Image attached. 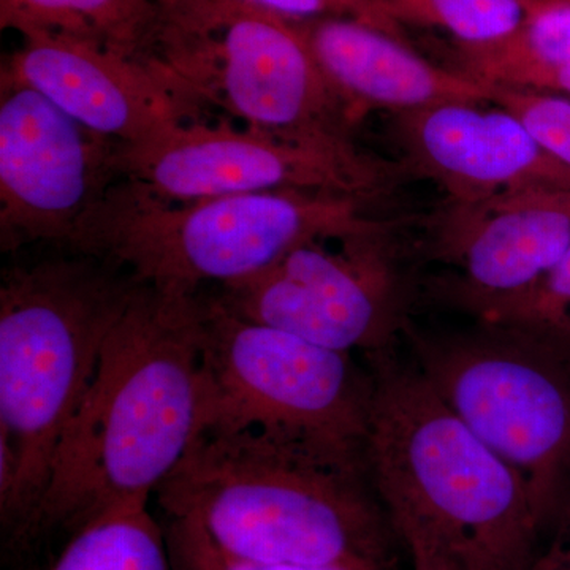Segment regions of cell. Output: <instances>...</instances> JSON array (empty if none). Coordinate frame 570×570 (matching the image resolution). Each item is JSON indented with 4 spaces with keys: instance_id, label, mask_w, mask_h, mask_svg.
Listing matches in <instances>:
<instances>
[{
    "instance_id": "6da1fadb",
    "label": "cell",
    "mask_w": 570,
    "mask_h": 570,
    "mask_svg": "<svg viewBox=\"0 0 570 570\" xmlns=\"http://www.w3.org/2000/svg\"><path fill=\"white\" fill-rule=\"evenodd\" d=\"M202 430V292L138 283L61 439L18 550L80 530L127 502H149Z\"/></svg>"
},
{
    "instance_id": "7a4b0ae2",
    "label": "cell",
    "mask_w": 570,
    "mask_h": 570,
    "mask_svg": "<svg viewBox=\"0 0 570 570\" xmlns=\"http://www.w3.org/2000/svg\"><path fill=\"white\" fill-rule=\"evenodd\" d=\"M154 497L165 520L239 560L392 568L397 534L365 452L264 428L200 431Z\"/></svg>"
},
{
    "instance_id": "3957f363",
    "label": "cell",
    "mask_w": 570,
    "mask_h": 570,
    "mask_svg": "<svg viewBox=\"0 0 570 570\" xmlns=\"http://www.w3.org/2000/svg\"><path fill=\"white\" fill-rule=\"evenodd\" d=\"M365 456L397 538L415 535L461 570H530L546 547L523 478L499 459L395 348L367 354Z\"/></svg>"
},
{
    "instance_id": "277c9868",
    "label": "cell",
    "mask_w": 570,
    "mask_h": 570,
    "mask_svg": "<svg viewBox=\"0 0 570 570\" xmlns=\"http://www.w3.org/2000/svg\"><path fill=\"white\" fill-rule=\"evenodd\" d=\"M6 269L0 284V517L9 538L47 489L52 461L137 281L82 255Z\"/></svg>"
},
{
    "instance_id": "5b68a950",
    "label": "cell",
    "mask_w": 570,
    "mask_h": 570,
    "mask_svg": "<svg viewBox=\"0 0 570 570\" xmlns=\"http://www.w3.org/2000/svg\"><path fill=\"white\" fill-rule=\"evenodd\" d=\"M344 195L254 193L167 202L119 179L71 249L118 266L137 283L197 295L249 279L296 246L376 223Z\"/></svg>"
},
{
    "instance_id": "8992f818",
    "label": "cell",
    "mask_w": 570,
    "mask_h": 570,
    "mask_svg": "<svg viewBox=\"0 0 570 570\" xmlns=\"http://www.w3.org/2000/svg\"><path fill=\"white\" fill-rule=\"evenodd\" d=\"M153 59L206 111L254 132L347 159L374 156L299 31L246 0H156Z\"/></svg>"
},
{
    "instance_id": "52a82bcc",
    "label": "cell",
    "mask_w": 570,
    "mask_h": 570,
    "mask_svg": "<svg viewBox=\"0 0 570 570\" xmlns=\"http://www.w3.org/2000/svg\"><path fill=\"white\" fill-rule=\"evenodd\" d=\"M403 340L434 392L523 478L553 538L570 523L569 341L493 321L441 332L409 322Z\"/></svg>"
},
{
    "instance_id": "ba28073f",
    "label": "cell",
    "mask_w": 570,
    "mask_h": 570,
    "mask_svg": "<svg viewBox=\"0 0 570 570\" xmlns=\"http://www.w3.org/2000/svg\"><path fill=\"white\" fill-rule=\"evenodd\" d=\"M371 374L202 292V430L264 428L365 452Z\"/></svg>"
},
{
    "instance_id": "9c48e42d",
    "label": "cell",
    "mask_w": 570,
    "mask_h": 570,
    "mask_svg": "<svg viewBox=\"0 0 570 570\" xmlns=\"http://www.w3.org/2000/svg\"><path fill=\"white\" fill-rule=\"evenodd\" d=\"M376 223L296 246L249 279L216 288L228 309L332 351L393 348L411 317L414 287L395 232Z\"/></svg>"
},
{
    "instance_id": "30bf717a",
    "label": "cell",
    "mask_w": 570,
    "mask_h": 570,
    "mask_svg": "<svg viewBox=\"0 0 570 570\" xmlns=\"http://www.w3.org/2000/svg\"><path fill=\"white\" fill-rule=\"evenodd\" d=\"M116 170L119 179L167 202L295 190L374 204L409 176L400 160L333 156L220 116L183 124L141 145H119Z\"/></svg>"
},
{
    "instance_id": "8fae6325",
    "label": "cell",
    "mask_w": 570,
    "mask_h": 570,
    "mask_svg": "<svg viewBox=\"0 0 570 570\" xmlns=\"http://www.w3.org/2000/svg\"><path fill=\"white\" fill-rule=\"evenodd\" d=\"M121 142L86 129L51 100L0 78V247H73L119 181Z\"/></svg>"
},
{
    "instance_id": "7c38bea8",
    "label": "cell",
    "mask_w": 570,
    "mask_h": 570,
    "mask_svg": "<svg viewBox=\"0 0 570 570\" xmlns=\"http://www.w3.org/2000/svg\"><path fill=\"white\" fill-rule=\"evenodd\" d=\"M438 214L431 254L455 272L434 277L428 294L475 321L524 298L570 247L568 187H524Z\"/></svg>"
},
{
    "instance_id": "4fadbf2b",
    "label": "cell",
    "mask_w": 570,
    "mask_h": 570,
    "mask_svg": "<svg viewBox=\"0 0 570 570\" xmlns=\"http://www.w3.org/2000/svg\"><path fill=\"white\" fill-rule=\"evenodd\" d=\"M0 78L36 89L86 129L141 145L208 111L156 59L127 58L78 41L26 37Z\"/></svg>"
},
{
    "instance_id": "5bb4252c",
    "label": "cell",
    "mask_w": 570,
    "mask_h": 570,
    "mask_svg": "<svg viewBox=\"0 0 570 570\" xmlns=\"http://www.w3.org/2000/svg\"><path fill=\"white\" fill-rule=\"evenodd\" d=\"M489 102H442L389 112L400 163L468 205L524 187H568L570 168L550 156L523 124Z\"/></svg>"
},
{
    "instance_id": "9a60e30c",
    "label": "cell",
    "mask_w": 570,
    "mask_h": 570,
    "mask_svg": "<svg viewBox=\"0 0 570 570\" xmlns=\"http://www.w3.org/2000/svg\"><path fill=\"white\" fill-rule=\"evenodd\" d=\"M296 22L326 80L360 121L374 110L487 102L479 81L428 61L407 39L351 18Z\"/></svg>"
},
{
    "instance_id": "2e32d148",
    "label": "cell",
    "mask_w": 570,
    "mask_h": 570,
    "mask_svg": "<svg viewBox=\"0 0 570 570\" xmlns=\"http://www.w3.org/2000/svg\"><path fill=\"white\" fill-rule=\"evenodd\" d=\"M156 0H0V29L91 45L127 58L153 59Z\"/></svg>"
},
{
    "instance_id": "e0dca14e",
    "label": "cell",
    "mask_w": 570,
    "mask_h": 570,
    "mask_svg": "<svg viewBox=\"0 0 570 570\" xmlns=\"http://www.w3.org/2000/svg\"><path fill=\"white\" fill-rule=\"evenodd\" d=\"M442 66L487 85L530 88L547 71L570 66V3L535 0L523 21L501 39L438 43Z\"/></svg>"
},
{
    "instance_id": "ac0fdd59",
    "label": "cell",
    "mask_w": 570,
    "mask_h": 570,
    "mask_svg": "<svg viewBox=\"0 0 570 570\" xmlns=\"http://www.w3.org/2000/svg\"><path fill=\"white\" fill-rule=\"evenodd\" d=\"M43 570H175L167 532L149 502H127L63 539Z\"/></svg>"
},
{
    "instance_id": "d6986e66",
    "label": "cell",
    "mask_w": 570,
    "mask_h": 570,
    "mask_svg": "<svg viewBox=\"0 0 570 570\" xmlns=\"http://www.w3.org/2000/svg\"><path fill=\"white\" fill-rule=\"evenodd\" d=\"M401 26L436 29L449 40L478 45L501 39L530 13L535 0H384Z\"/></svg>"
},
{
    "instance_id": "ffe728a7",
    "label": "cell",
    "mask_w": 570,
    "mask_h": 570,
    "mask_svg": "<svg viewBox=\"0 0 570 570\" xmlns=\"http://www.w3.org/2000/svg\"><path fill=\"white\" fill-rule=\"evenodd\" d=\"M480 85L487 102L515 116L553 159L570 168V97L540 89Z\"/></svg>"
},
{
    "instance_id": "44dd1931",
    "label": "cell",
    "mask_w": 570,
    "mask_h": 570,
    "mask_svg": "<svg viewBox=\"0 0 570 570\" xmlns=\"http://www.w3.org/2000/svg\"><path fill=\"white\" fill-rule=\"evenodd\" d=\"M168 549L175 570H390L381 564H283L239 560L214 549L208 540L179 521L165 520Z\"/></svg>"
},
{
    "instance_id": "7402d4cb",
    "label": "cell",
    "mask_w": 570,
    "mask_h": 570,
    "mask_svg": "<svg viewBox=\"0 0 570 570\" xmlns=\"http://www.w3.org/2000/svg\"><path fill=\"white\" fill-rule=\"evenodd\" d=\"M490 321L538 326L570 343V247L530 294Z\"/></svg>"
},
{
    "instance_id": "603a6c76",
    "label": "cell",
    "mask_w": 570,
    "mask_h": 570,
    "mask_svg": "<svg viewBox=\"0 0 570 570\" xmlns=\"http://www.w3.org/2000/svg\"><path fill=\"white\" fill-rule=\"evenodd\" d=\"M279 17L294 21L322 18H351L382 29L392 36L407 39L404 28L385 9L384 0H246Z\"/></svg>"
},
{
    "instance_id": "cb8c5ba5",
    "label": "cell",
    "mask_w": 570,
    "mask_h": 570,
    "mask_svg": "<svg viewBox=\"0 0 570 570\" xmlns=\"http://www.w3.org/2000/svg\"><path fill=\"white\" fill-rule=\"evenodd\" d=\"M400 539L411 553L412 570H461L455 562L425 540L415 535H403Z\"/></svg>"
},
{
    "instance_id": "d4e9b609",
    "label": "cell",
    "mask_w": 570,
    "mask_h": 570,
    "mask_svg": "<svg viewBox=\"0 0 570 570\" xmlns=\"http://www.w3.org/2000/svg\"><path fill=\"white\" fill-rule=\"evenodd\" d=\"M530 570H570V523L546 543Z\"/></svg>"
},
{
    "instance_id": "484cf974",
    "label": "cell",
    "mask_w": 570,
    "mask_h": 570,
    "mask_svg": "<svg viewBox=\"0 0 570 570\" xmlns=\"http://www.w3.org/2000/svg\"><path fill=\"white\" fill-rule=\"evenodd\" d=\"M530 89L558 92L570 97V66L540 75L531 82Z\"/></svg>"
},
{
    "instance_id": "4316f807",
    "label": "cell",
    "mask_w": 570,
    "mask_h": 570,
    "mask_svg": "<svg viewBox=\"0 0 570 570\" xmlns=\"http://www.w3.org/2000/svg\"><path fill=\"white\" fill-rule=\"evenodd\" d=\"M564 2H568V3H570V0H564Z\"/></svg>"
}]
</instances>
